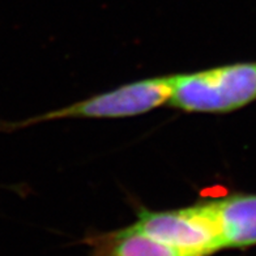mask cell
<instances>
[{
  "mask_svg": "<svg viewBox=\"0 0 256 256\" xmlns=\"http://www.w3.org/2000/svg\"><path fill=\"white\" fill-rule=\"evenodd\" d=\"M256 100V63L174 74L168 104L187 112H230Z\"/></svg>",
  "mask_w": 256,
  "mask_h": 256,
  "instance_id": "obj_1",
  "label": "cell"
},
{
  "mask_svg": "<svg viewBox=\"0 0 256 256\" xmlns=\"http://www.w3.org/2000/svg\"><path fill=\"white\" fill-rule=\"evenodd\" d=\"M132 225L186 256H212L225 250L212 200L172 210L142 209Z\"/></svg>",
  "mask_w": 256,
  "mask_h": 256,
  "instance_id": "obj_2",
  "label": "cell"
},
{
  "mask_svg": "<svg viewBox=\"0 0 256 256\" xmlns=\"http://www.w3.org/2000/svg\"><path fill=\"white\" fill-rule=\"evenodd\" d=\"M172 76L145 78L94 96L67 108L40 115L22 123L10 124V128L63 118H123L144 114L168 102L172 97Z\"/></svg>",
  "mask_w": 256,
  "mask_h": 256,
  "instance_id": "obj_3",
  "label": "cell"
},
{
  "mask_svg": "<svg viewBox=\"0 0 256 256\" xmlns=\"http://www.w3.org/2000/svg\"><path fill=\"white\" fill-rule=\"evenodd\" d=\"M225 248L256 246V194H236L212 200Z\"/></svg>",
  "mask_w": 256,
  "mask_h": 256,
  "instance_id": "obj_4",
  "label": "cell"
},
{
  "mask_svg": "<svg viewBox=\"0 0 256 256\" xmlns=\"http://www.w3.org/2000/svg\"><path fill=\"white\" fill-rule=\"evenodd\" d=\"M89 256H186L174 247L154 240L134 225L85 240Z\"/></svg>",
  "mask_w": 256,
  "mask_h": 256,
  "instance_id": "obj_5",
  "label": "cell"
}]
</instances>
